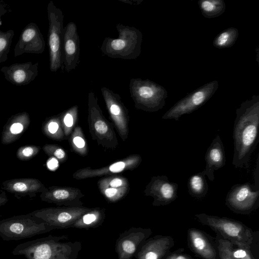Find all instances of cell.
<instances>
[{
	"mask_svg": "<svg viewBox=\"0 0 259 259\" xmlns=\"http://www.w3.org/2000/svg\"><path fill=\"white\" fill-rule=\"evenodd\" d=\"M129 88L131 96L138 109L154 112L161 109L165 104L166 90L153 81L133 78L130 80Z\"/></svg>",
	"mask_w": 259,
	"mask_h": 259,
	"instance_id": "cell-6",
	"label": "cell"
},
{
	"mask_svg": "<svg viewBox=\"0 0 259 259\" xmlns=\"http://www.w3.org/2000/svg\"><path fill=\"white\" fill-rule=\"evenodd\" d=\"M101 93L114 124L123 141L128 135V111L120 96L106 87H102Z\"/></svg>",
	"mask_w": 259,
	"mask_h": 259,
	"instance_id": "cell-13",
	"label": "cell"
},
{
	"mask_svg": "<svg viewBox=\"0 0 259 259\" xmlns=\"http://www.w3.org/2000/svg\"><path fill=\"white\" fill-rule=\"evenodd\" d=\"M116 28L118 37H105L100 48L102 52L111 58L136 59L141 52L142 32L135 27L121 23Z\"/></svg>",
	"mask_w": 259,
	"mask_h": 259,
	"instance_id": "cell-4",
	"label": "cell"
},
{
	"mask_svg": "<svg viewBox=\"0 0 259 259\" xmlns=\"http://www.w3.org/2000/svg\"><path fill=\"white\" fill-rule=\"evenodd\" d=\"M219 88L217 80L200 87L176 102L162 116L163 119L178 121L183 115L190 114L206 103Z\"/></svg>",
	"mask_w": 259,
	"mask_h": 259,
	"instance_id": "cell-9",
	"label": "cell"
},
{
	"mask_svg": "<svg viewBox=\"0 0 259 259\" xmlns=\"http://www.w3.org/2000/svg\"><path fill=\"white\" fill-rule=\"evenodd\" d=\"M152 233L150 228L131 227L120 233L115 245L118 259H133Z\"/></svg>",
	"mask_w": 259,
	"mask_h": 259,
	"instance_id": "cell-12",
	"label": "cell"
},
{
	"mask_svg": "<svg viewBox=\"0 0 259 259\" xmlns=\"http://www.w3.org/2000/svg\"><path fill=\"white\" fill-rule=\"evenodd\" d=\"M206 166L202 171L210 181L214 179V172L222 168L226 164V155L224 144L218 135L207 148L205 155Z\"/></svg>",
	"mask_w": 259,
	"mask_h": 259,
	"instance_id": "cell-23",
	"label": "cell"
},
{
	"mask_svg": "<svg viewBox=\"0 0 259 259\" xmlns=\"http://www.w3.org/2000/svg\"><path fill=\"white\" fill-rule=\"evenodd\" d=\"M2 188L19 198L25 196L34 197L37 194L41 193L47 188L39 180L35 178L8 180L2 183Z\"/></svg>",
	"mask_w": 259,
	"mask_h": 259,
	"instance_id": "cell-22",
	"label": "cell"
},
{
	"mask_svg": "<svg viewBox=\"0 0 259 259\" xmlns=\"http://www.w3.org/2000/svg\"><path fill=\"white\" fill-rule=\"evenodd\" d=\"M54 229L31 212L0 221V237L7 241L31 238Z\"/></svg>",
	"mask_w": 259,
	"mask_h": 259,
	"instance_id": "cell-5",
	"label": "cell"
},
{
	"mask_svg": "<svg viewBox=\"0 0 259 259\" xmlns=\"http://www.w3.org/2000/svg\"><path fill=\"white\" fill-rule=\"evenodd\" d=\"M184 248H180L174 251H170L163 259H198L184 252Z\"/></svg>",
	"mask_w": 259,
	"mask_h": 259,
	"instance_id": "cell-38",
	"label": "cell"
},
{
	"mask_svg": "<svg viewBox=\"0 0 259 259\" xmlns=\"http://www.w3.org/2000/svg\"><path fill=\"white\" fill-rule=\"evenodd\" d=\"M83 196L79 189L54 186L47 188L39 195L43 201L67 207L82 206L83 202L80 199Z\"/></svg>",
	"mask_w": 259,
	"mask_h": 259,
	"instance_id": "cell-18",
	"label": "cell"
},
{
	"mask_svg": "<svg viewBox=\"0 0 259 259\" xmlns=\"http://www.w3.org/2000/svg\"><path fill=\"white\" fill-rule=\"evenodd\" d=\"M141 161L142 157L140 155L134 154L103 167L93 169L88 167L79 169L73 174V178L76 180H81L110 176L114 174L133 170L137 168Z\"/></svg>",
	"mask_w": 259,
	"mask_h": 259,
	"instance_id": "cell-16",
	"label": "cell"
},
{
	"mask_svg": "<svg viewBox=\"0 0 259 259\" xmlns=\"http://www.w3.org/2000/svg\"><path fill=\"white\" fill-rule=\"evenodd\" d=\"M8 12L7 5L2 0H0V25L2 24V17Z\"/></svg>",
	"mask_w": 259,
	"mask_h": 259,
	"instance_id": "cell-39",
	"label": "cell"
},
{
	"mask_svg": "<svg viewBox=\"0 0 259 259\" xmlns=\"http://www.w3.org/2000/svg\"><path fill=\"white\" fill-rule=\"evenodd\" d=\"M178 184L170 182L166 176H153L144 190L147 196L153 198L152 205L164 206L174 201L178 197Z\"/></svg>",
	"mask_w": 259,
	"mask_h": 259,
	"instance_id": "cell-14",
	"label": "cell"
},
{
	"mask_svg": "<svg viewBox=\"0 0 259 259\" xmlns=\"http://www.w3.org/2000/svg\"><path fill=\"white\" fill-rule=\"evenodd\" d=\"M38 63L28 62L14 63L9 66H3L1 71L5 79L16 85H25L33 81L38 75Z\"/></svg>",
	"mask_w": 259,
	"mask_h": 259,
	"instance_id": "cell-21",
	"label": "cell"
},
{
	"mask_svg": "<svg viewBox=\"0 0 259 259\" xmlns=\"http://www.w3.org/2000/svg\"><path fill=\"white\" fill-rule=\"evenodd\" d=\"M67 235L49 236L20 243L12 250L14 255L27 259H76L82 248L79 241L63 242Z\"/></svg>",
	"mask_w": 259,
	"mask_h": 259,
	"instance_id": "cell-2",
	"label": "cell"
},
{
	"mask_svg": "<svg viewBox=\"0 0 259 259\" xmlns=\"http://www.w3.org/2000/svg\"><path fill=\"white\" fill-rule=\"evenodd\" d=\"M14 34V31L12 29L6 32L0 30V63L6 61L8 59Z\"/></svg>",
	"mask_w": 259,
	"mask_h": 259,
	"instance_id": "cell-31",
	"label": "cell"
},
{
	"mask_svg": "<svg viewBox=\"0 0 259 259\" xmlns=\"http://www.w3.org/2000/svg\"><path fill=\"white\" fill-rule=\"evenodd\" d=\"M217 242L219 259H234L231 255V249L233 245L217 234L215 238Z\"/></svg>",
	"mask_w": 259,
	"mask_h": 259,
	"instance_id": "cell-33",
	"label": "cell"
},
{
	"mask_svg": "<svg viewBox=\"0 0 259 259\" xmlns=\"http://www.w3.org/2000/svg\"><path fill=\"white\" fill-rule=\"evenodd\" d=\"M47 13L50 69L52 72H56L63 65L64 15L52 1L48 4Z\"/></svg>",
	"mask_w": 259,
	"mask_h": 259,
	"instance_id": "cell-8",
	"label": "cell"
},
{
	"mask_svg": "<svg viewBox=\"0 0 259 259\" xmlns=\"http://www.w3.org/2000/svg\"><path fill=\"white\" fill-rule=\"evenodd\" d=\"M60 114L47 119L42 125V131L47 137L60 141L63 138L64 131Z\"/></svg>",
	"mask_w": 259,
	"mask_h": 259,
	"instance_id": "cell-28",
	"label": "cell"
},
{
	"mask_svg": "<svg viewBox=\"0 0 259 259\" xmlns=\"http://www.w3.org/2000/svg\"><path fill=\"white\" fill-rule=\"evenodd\" d=\"M8 199L4 192L0 193V206L6 204L8 201Z\"/></svg>",
	"mask_w": 259,
	"mask_h": 259,
	"instance_id": "cell-40",
	"label": "cell"
},
{
	"mask_svg": "<svg viewBox=\"0 0 259 259\" xmlns=\"http://www.w3.org/2000/svg\"><path fill=\"white\" fill-rule=\"evenodd\" d=\"M83 136L80 128L77 127L73 133L71 139L73 148L81 155L84 154L87 152L86 142Z\"/></svg>",
	"mask_w": 259,
	"mask_h": 259,
	"instance_id": "cell-35",
	"label": "cell"
},
{
	"mask_svg": "<svg viewBox=\"0 0 259 259\" xmlns=\"http://www.w3.org/2000/svg\"><path fill=\"white\" fill-rule=\"evenodd\" d=\"M175 240L169 235H156L148 238L135 257L136 259H163L175 245Z\"/></svg>",
	"mask_w": 259,
	"mask_h": 259,
	"instance_id": "cell-20",
	"label": "cell"
},
{
	"mask_svg": "<svg viewBox=\"0 0 259 259\" xmlns=\"http://www.w3.org/2000/svg\"><path fill=\"white\" fill-rule=\"evenodd\" d=\"M46 43L37 25L30 23L22 30L14 48V56L24 53L41 54L45 50Z\"/></svg>",
	"mask_w": 259,
	"mask_h": 259,
	"instance_id": "cell-17",
	"label": "cell"
},
{
	"mask_svg": "<svg viewBox=\"0 0 259 259\" xmlns=\"http://www.w3.org/2000/svg\"><path fill=\"white\" fill-rule=\"evenodd\" d=\"M91 208L84 206H58L35 210L31 213L55 229H66L71 226Z\"/></svg>",
	"mask_w": 259,
	"mask_h": 259,
	"instance_id": "cell-11",
	"label": "cell"
},
{
	"mask_svg": "<svg viewBox=\"0 0 259 259\" xmlns=\"http://www.w3.org/2000/svg\"><path fill=\"white\" fill-rule=\"evenodd\" d=\"M30 123V116L27 112H19L11 116L4 126L1 143L8 145L18 140L28 128Z\"/></svg>",
	"mask_w": 259,
	"mask_h": 259,
	"instance_id": "cell-24",
	"label": "cell"
},
{
	"mask_svg": "<svg viewBox=\"0 0 259 259\" xmlns=\"http://www.w3.org/2000/svg\"><path fill=\"white\" fill-rule=\"evenodd\" d=\"M231 255L234 259H255L250 250V248L244 247H238L231 249Z\"/></svg>",
	"mask_w": 259,
	"mask_h": 259,
	"instance_id": "cell-37",
	"label": "cell"
},
{
	"mask_svg": "<svg viewBox=\"0 0 259 259\" xmlns=\"http://www.w3.org/2000/svg\"><path fill=\"white\" fill-rule=\"evenodd\" d=\"M225 203L236 213H251L259 207V185L249 182L234 185L226 195Z\"/></svg>",
	"mask_w": 259,
	"mask_h": 259,
	"instance_id": "cell-10",
	"label": "cell"
},
{
	"mask_svg": "<svg viewBox=\"0 0 259 259\" xmlns=\"http://www.w3.org/2000/svg\"><path fill=\"white\" fill-rule=\"evenodd\" d=\"M236 114L232 164L236 168H248L259 141V96L253 95L250 100L242 102Z\"/></svg>",
	"mask_w": 259,
	"mask_h": 259,
	"instance_id": "cell-1",
	"label": "cell"
},
{
	"mask_svg": "<svg viewBox=\"0 0 259 259\" xmlns=\"http://www.w3.org/2000/svg\"><path fill=\"white\" fill-rule=\"evenodd\" d=\"M64 133L68 136L77 120L78 107L76 105L72 106L68 110L60 114Z\"/></svg>",
	"mask_w": 259,
	"mask_h": 259,
	"instance_id": "cell-32",
	"label": "cell"
},
{
	"mask_svg": "<svg viewBox=\"0 0 259 259\" xmlns=\"http://www.w3.org/2000/svg\"><path fill=\"white\" fill-rule=\"evenodd\" d=\"M187 244L190 250L201 259H219L215 238L195 228L187 230Z\"/></svg>",
	"mask_w": 259,
	"mask_h": 259,
	"instance_id": "cell-15",
	"label": "cell"
},
{
	"mask_svg": "<svg viewBox=\"0 0 259 259\" xmlns=\"http://www.w3.org/2000/svg\"><path fill=\"white\" fill-rule=\"evenodd\" d=\"M105 218V209L100 207L91 209L82 215L71 227L77 229L95 228L101 226Z\"/></svg>",
	"mask_w": 259,
	"mask_h": 259,
	"instance_id": "cell-25",
	"label": "cell"
},
{
	"mask_svg": "<svg viewBox=\"0 0 259 259\" xmlns=\"http://www.w3.org/2000/svg\"><path fill=\"white\" fill-rule=\"evenodd\" d=\"M79 46L76 25L70 22L64 27L62 47L63 65L68 72L74 69L79 63Z\"/></svg>",
	"mask_w": 259,
	"mask_h": 259,
	"instance_id": "cell-19",
	"label": "cell"
},
{
	"mask_svg": "<svg viewBox=\"0 0 259 259\" xmlns=\"http://www.w3.org/2000/svg\"><path fill=\"white\" fill-rule=\"evenodd\" d=\"M42 149L46 154L56 158L61 162L65 161L67 158V155L64 149L57 145L47 144L43 146Z\"/></svg>",
	"mask_w": 259,
	"mask_h": 259,
	"instance_id": "cell-36",
	"label": "cell"
},
{
	"mask_svg": "<svg viewBox=\"0 0 259 259\" xmlns=\"http://www.w3.org/2000/svg\"><path fill=\"white\" fill-rule=\"evenodd\" d=\"M198 4L202 15L207 18L219 17L226 9V4L223 0H200Z\"/></svg>",
	"mask_w": 259,
	"mask_h": 259,
	"instance_id": "cell-27",
	"label": "cell"
},
{
	"mask_svg": "<svg viewBox=\"0 0 259 259\" xmlns=\"http://www.w3.org/2000/svg\"><path fill=\"white\" fill-rule=\"evenodd\" d=\"M238 36L239 31L237 28H227L217 35L212 42L213 46L220 49L231 47L236 41Z\"/></svg>",
	"mask_w": 259,
	"mask_h": 259,
	"instance_id": "cell-29",
	"label": "cell"
},
{
	"mask_svg": "<svg viewBox=\"0 0 259 259\" xmlns=\"http://www.w3.org/2000/svg\"><path fill=\"white\" fill-rule=\"evenodd\" d=\"M194 216L199 223L210 228L233 246L251 249L253 232L241 222L205 213L196 214Z\"/></svg>",
	"mask_w": 259,
	"mask_h": 259,
	"instance_id": "cell-3",
	"label": "cell"
},
{
	"mask_svg": "<svg viewBox=\"0 0 259 259\" xmlns=\"http://www.w3.org/2000/svg\"><path fill=\"white\" fill-rule=\"evenodd\" d=\"M88 121L92 139L105 148H115L118 142L114 126L104 116L98 98L92 91L88 94Z\"/></svg>",
	"mask_w": 259,
	"mask_h": 259,
	"instance_id": "cell-7",
	"label": "cell"
},
{
	"mask_svg": "<svg viewBox=\"0 0 259 259\" xmlns=\"http://www.w3.org/2000/svg\"><path fill=\"white\" fill-rule=\"evenodd\" d=\"M41 147L35 145H26L18 148L16 153L17 157L22 161H27L36 156Z\"/></svg>",
	"mask_w": 259,
	"mask_h": 259,
	"instance_id": "cell-34",
	"label": "cell"
},
{
	"mask_svg": "<svg viewBox=\"0 0 259 259\" xmlns=\"http://www.w3.org/2000/svg\"><path fill=\"white\" fill-rule=\"evenodd\" d=\"M99 189L108 188L129 191L128 180L121 176L110 175L100 180L98 182Z\"/></svg>",
	"mask_w": 259,
	"mask_h": 259,
	"instance_id": "cell-30",
	"label": "cell"
},
{
	"mask_svg": "<svg viewBox=\"0 0 259 259\" xmlns=\"http://www.w3.org/2000/svg\"><path fill=\"white\" fill-rule=\"evenodd\" d=\"M203 172H198L188 179L187 186L189 194L193 197L201 199L205 197L208 190V185Z\"/></svg>",
	"mask_w": 259,
	"mask_h": 259,
	"instance_id": "cell-26",
	"label": "cell"
}]
</instances>
